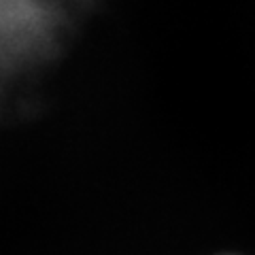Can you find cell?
I'll return each mask as SVG.
<instances>
[{
    "instance_id": "6da1fadb",
    "label": "cell",
    "mask_w": 255,
    "mask_h": 255,
    "mask_svg": "<svg viewBox=\"0 0 255 255\" xmlns=\"http://www.w3.org/2000/svg\"><path fill=\"white\" fill-rule=\"evenodd\" d=\"M94 0H0V124L19 119Z\"/></svg>"
}]
</instances>
